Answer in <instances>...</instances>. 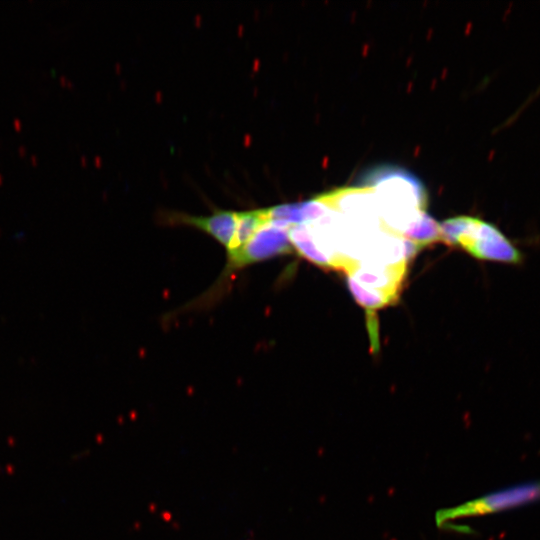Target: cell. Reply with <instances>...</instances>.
<instances>
[{"mask_svg":"<svg viewBox=\"0 0 540 540\" xmlns=\"http://www.w3.org/2000/svg\"><path fill=\"white\" fill-rule=\"evenodd\" d=\"M364 184L373 189L384 227L401 237L403 231L425 211L428 198L422 183L400 168L371 171Z\"/></svg>","mask_w":540,"mask_h":540,"instance_id":"6da1fadb","label":"cell"},{"mask_svg":"<svg viewBox=\"0 0 540 540\" xmlns=\"http://www.w3.org/2000/svg\"><path fill=\"white\" fill-rule=\"evenodd\" d=\"M440 225L441 241L458 246L481 260L518 264L522 254L493 224L470 216H457Z\"/></svg>","mask_w":540,"mask_h":540,"instance_id":"7a4b0ae2","label":"cell"},{"mask_svg":"<svg viewBox=\"0 0 540 540\" xmlns=\"http://www.w3.org/2000/svg\"><path fill=\"white\" fill-rule=\"evenodd\" d=\"M540 499V481L521 484L476 498L452 508L441 509L435 514L438 527L448 521L499 512Z\"/></svg>","mask_w":540,"mask_h":540,"instance_id":"3957f363","label":"cell"},{"mask_svg":"<svg viewBox=\"0 0 540 540\" xmlns=\"http://www.w3.org/2000/svg\"><path fill=\"white\" fill-rule=\"evenodd\" d=\"M289 228L280 227L270 222L265 223L253 237L241 248L227 252V263L222 277L270 258L293 252Z\"/></svg>","mask_w":540,"mask_h":540,"instance_id":"277c9868","label":"cell"},{"mask_svg":"<svg viewBox=\"0 0 540 540\" xmlns=\"http://www.w3.org/2000/svg\"><path fill=\"white\" fill-rule=\"evenodd\" d=\"M173 222L185 224L197 228L229 249L236 228V212L229 210H217L209 216H191L175 214L171 216Z\"/></svg>","mask_w":540,"mask_h":540,"instance_id":"5b68a950","label":"cell"},{"mask_svg":"<svg viewBox=\"0 0 540 540\" xmlns=\"http://www.w3.org/2000/svg\"><path fill=\"white\" fill-rule=\"evenodd\" d=\"M288 235L293 248L299 255L322 268L333 269L330 259L316 246L306 224L289 227Z\"/></svg>","mask_w":540,"mask_h":540,"instance_id":"8992f818","label":"cell"},{"mask_svg":"<svg viewBox=\"0 0 540 540\" xmlns=\"http://www.w3.org/2000/svg\"><path fill=\"white\" fill-rule=\"evenodd\" d=\"M401 237L420 250L434 242L441 241L440 225L429 214L422 211L403 231Z\"/></svg>","mask_w":540,"mask_h":540,"instance_id":"52a82bcc","label":"cell"},{"mask_svg":"<svg viewBox=\"0 0 540 540\" xmlns=\"http://www.w3.org/2000/svg\"><path fill=\"white\" fill-rule=\"evenodd\" d=\"M265 223H267L265 208L236 212L235 233L227 252L245 245Z\"/></svg>","mask_w":540,"mask_h":540,"instance_id":"ba28073f","label":"cell"},{"mask_svg":"<svg viewBox=\"0 0 540 540\" xmlns=\"http://www.w3.org/2000/svg\"><path fill=\"white\" fill-rule=\"evenodd\" d=\"M14 125H15L18 129H19L20 126H21L20 122H19L18 120H16V119L14 120Z\"/></svg>","mask_w":540,"mask_h":540,"instance_id":"9c48e42d","label":"cell"},{"mask_svg":"<svg viewBox=\"0 0 540 540\" xmlns=\"http://www.w3.org/2000/svg\"><path fill=\"white\" fill-rule=\"evenodd\" d=\"M19 150L21 151V153H25V148L24 147H20Z\"/></svg>","mask_w":540,"mask_h":540,"instance_id":"30bf717a","label":"cell"},{"mask_svg":"<svg viewBox=\"0 0 540 540\" xmlns=\"http://www.w3.org/2000/svg\"><path fill=\"white\" fill-rule=\"evenodd\" d=\"M31 160L33 161V163H36V160H37V159H36L35 156H32V157H31Z\"/></svg>","mask_w":540,"mask_h":540,"instance_id":"8fae6325","label":"cell"},{"mask_svg":"<svg viewBox=\"0 0 540 540\" xmlns=\"http://www.w3.org/2000/svg\"><path fill=\"white\" fill-rule=\"evenodd\" d=\"M2 181V176L0 175V182Z\"/></svg>","mask_w":540,"mask_h":540,"instance_id":"7c38bea8","label":"cell"}]
</instances>
